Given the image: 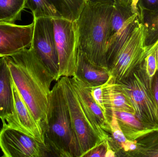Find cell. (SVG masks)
Masks as SVG:
<instances>
[{
    "mask_svg": "<svg viewBox=\"0 0 158 157\" xmlns=\"http://www.w3.org/2000/svg\"><path fill=\"white\" fill-rule=\"evenodd\" d=\"M6 57L15 88L43 130L54 77L31 47Z\"/></svg>",
    "mask_w": 158,
    "mask_h": 157,
    "instance_id": "1",
    "label": "cell"
},
{
    "mask_svg": "<svg viewBox=\"0 0 158 157\" xmlns=\"http://www.w3.org/2000/svg\"><path fill=\"white\" fill-rule=\"evenodd\" d=\"M113 3L86 1L76 21L79 49L92 63L108 69L106 45Z\"/></svg>",
    "mask_w": 158,
    "mask_h": 157,
    "instance_id": "2",
    "label": "cell"
},
{
    "mask_svg": "<svg viewBox=\"0 0 158 157\" xmlns=\"http://www.w3.org/2000/svg\"><path fill=\"white\" fill-rule=\"evenodd\" d=\"M43 131L49 153L57 157H80L67 104L58 81L51 90Z\"/></svg>",
    "mask_w": 158,
    "mask_h": 157,
    "instance_id": "3",
    "label": "cell"
},
{
    "mask_svg": "<svg viewBox=\"0 0 158 157\" xmlns=\"http://www.w3.org/2000/svg\"><path fill=\"white\" fill-rule=\"evenodd\" d=\"M58 81L67 104L80 157H84L102 142L110 141V135L100 128L86 109L72 86L70 77H62Z\"/></svg>",
    "mask_w": 158,
    "mask_h": 157,
    "instance_id": "4",
    "label": "cell"
},
{
    "mask_svg": "<svg viewBox=\"0 0 158 157\" xmlns=\"http://www.w3.org/2000/svg\"><path fill=\"white\" fill-rule=\"evenodd\" d=\"M152 78L144 61L129 77L118 83L136 117L150 131L158 130V107L152 91Z\"/></svg>",
    "mask_w": 158,
    "mask_h": 157,
    "instance_id": "5",
    "label": "cell"
},
{
    "mask_svg": "<svg viewBox=\"0 0 158 157\" xmlns=\"http://www.w3.org/2000/svg\"><path fill=\"white\" fill-rule=\"evenodd\" d=\"M52 19L59 62L58 78L73 77L77 70L79 49L76 21L63 18Z\"/></svg>",
    "mask_w": 158,
    "mask_h": 157,
    "instance_id": "6",
    "label": "cell"
},
{
    "mask_svg": "<svg viewBox=\"0 0 158 157\" xmlns=\"http://www.w3.org/2000/svg\"><path fill=\"white\" fill-rule=\"evenodd\" d=\"M145 39L144 27L140 23L115 59L107 65L117 83L129 77L144 61L148 48Z\"/></svg>",
    "mask_w": 158,
    "mask_h": 157,
    "instance_id": "7",
    "label": "cell"
},
{
    "mask_svg": "<svg viewBox=\"0 0 158 157\" xmlns=\"http://www.w3.org/2000/svg\"><path fill=\"white\" fill-rule=\"evenodd\" d=\"M33 22L34 28L30 47L57 82L59 80V62L52 19L46 17L33 18Z\"/></svg>",
    "mask_w": 158,
    "mask_h": 157,
    "instance_id": "8",
    "label": "cell"
},
{
    "mask_svg": "<svg viewBox=\"0 0 158 157\" xmlns=\"http://www.w3.org/2000/svg\"><path fill=\"white\" fill-rule=\"evenodd\" d=\"M0 148L4 157H43L49 153L45 145L6 124L0 131Z\"/></svg>",
    "mask_w": 158,
    "mask_h": 157,
    "instance_id": "9",
    "label": "cell"
},
{
    "mask_svg": "<svg viewBox=\"0 0 158 157\" xmlns=\"http://www.w3.org/2000/svg\"><path fill=\"white\" fill-rule=\"evenodd\" d=\"M34 23L26 26L0 22V57L12 56L31 47Z\"/></svg>",
    "mask_w": 158,
    "mask_h": 157,
    "instance_id": "10",
    "label": "cell"
},
{
    "mask_svg": "<svg viewBox=\"0 0 158 157\" xmlns=\"http://www.w3.org/2000/svg\"><path fill=\"white\" fill-rule=\"evenodd\" d=\"M13 93L15 102L14 113L6 119L5 123L3 124L19 130L45 145L42 129L34 119L14 84Z\"/></svg>",
    "mask_w": 158,
    "mask_h": 157,
    "instance_id": "11",
    "label": "cell"
},
{
    "mask_svg": "<svg viewBox=\"0 0 158 157\" xmlns=\"http://www.w3.org/2000/svg\"><path fill=\"white\" fill-rule=\"evenodd\" d=\"M15 102L12 75L6 57H0V119L3 124L14 113Z\"/></svg>",
    "mask_w": 158,
    "mask_h": 157,
    "instance_id": "12",
    "label": "cell"
},
{
    "mask_svg": "<svg viewBox=\"0 0 158 157\" xmlns=\"http://www.w3.org/2000/svg\"><path fill=\"white\" fill-rule=\"evenodd\" d=\"M75 76L91 88L104 84L111 77V75L108 69L91 62L79 49Z\"/></svg>",
    "mask_w": 158,
    "mask_h": 157,
    "instance_id": "13",
    "label": "cell"
},
{
    "mask_svg": "<svg viewBox=\"0 0 158 157\" xmlns=\"http://www.w3.org/2000/svg\"><path fill=\"white\" fill-rule=\"evenodd\" d=\"M70 81L80 100L95 121L102 130L109 134L110 119L95 101L91 94L90 87L76 76L70 77Z\"/></svg>",
    "mask_w": 158,
    "mask_h": 157,
    "instance_id": "14",
    "label": "cell"
},
{
    "mask_svg": "<svg viewBox=\"0 0 158 157\" xmlns=\"http://www.w3.org/2000/svg\"><path fill=\"white\" fill-rule=\"evenodd\" d=\"M102 89L104 106L110 119L111 112L115 111L127 112L135 114L133 108L112 76L106 83L102 85Z\"/></svg>",
    "mask_w": 158,
    "mask_h": 157,
    "instance_id": "15",
    "label": "cell"
},
{
    "mask_svg": "<svg viewBox=\"0 0 158 157\" xmlns=\"http://www.w3.org/2000/svg\"><path fill=\"white\" fill-rule=\"evenodd\" d=\"M140 23L139 15L134 14L125 22L122 27L108 40L106 45L107 65L115 59Z\"/></svg>",
    "mask_w": 158,
    "mask_h": 157,
    "instance_id": "16",
    "label": "cell"
},
{
    "mask_svg": "<svg viewBox=\"0 0 158 157\" xmlns=\"http://www.w3.org/2000/svg\"><path fill=\"white\" fill-rule=\"evenodd\" d=\"M112 112L115 114L123 134L129 141H135L139 137L151 131L134 113L122 111Z\"/></svg>",
    "mask_w": 158,
    "mask_h": 157,
    "instance_id": "17",
    "label": "cell"
},
{
    "mask_svg": "<svg viewBox=\"0 0 158 157\" xmlns=\"http://www.w3.org/2000/svg\"><path fill=\"white\" fill-rule=\"evenodd\" d=\"M136 148L126 157H158V130L147 133L135 140Z\"/></svg>",
    "mask_w": 158,
    "mask_h": 157,
    "instance_id": "18",
    "label": "cell"
},
{
    "mask_svg": "<svg viewBox=\"0 0 158 157\" xmlns=\"http://www.w3.org/2000/svg\"><path fill=\"white\" fill-rule=\"evenodd\" d=\"M138 10L139 20L145 31V44L148 47L158 40V9L148 10L138 8Z\"/></svg>",
    "mask_w": 158,
    "mask_h": 157,
    "instance_id": "19",
    "label": "cell"
},
{
    "mask_svg": "<svg viewBox=\"0 0 158 157\" xmlns=\"http://www.w3.org/2000/svg\"><path fill=\"white\" fill-rule=\"evenodd\" d=\"M62 18L76 21L87 0H50Z\"/></svg>",
    "mask_w": 158,
    "mask_h": 157,
    "instance_id": "20",
    "label": "cell"
},
{
    "mask_svg": "<svg viewBox=\"0 0 158 157\" xmlns=\"http://www.w3.org/2000/svg\"><path fill=\"white\" fill-rule=\"evenodd\" d=\"M26 0H0V22L15 23L20 20Z\"/></svg>",
    "mask_w": 158,
    "mask_h": 157,
    "instance_id": "21",
    "label": "cell"
},
{
    "mask_svg": "<svg viewBox=\"0 0 158 157\" xmlns=\"http://www.w3.org/2000/svg\"><path fill=\"white\" fill-rule=\"evenodd\" d=\"M134 14L132 11L131 6H123L114 1L113 12L109 27L107 41L122 27L125 22Z\"/></svg>",
    "mask_w": 158,
    "mask_h": 157,
    "instance_id": "22",
    "label": "cell"
},
{
    "mask_svg": "<svg viewBox=\"0 0 158 157\" xmlns=\"http://www.w3.org/2000/svg\"><path fill=\"white\" fill-rule=\"evenodd\" d=\"M26 7L31 11L33 18H62L50 0H26Z\"/></svg>",
    "mask_w": 158,
    "mask_h": 157,
    "instance_id": "23",
    "label": "cell"
},
{
    "mask_svg": "<svg viewBox=\"0 0 158 157\" xmlns=\"http://www.w3.org/2000/svg\"><path fill=\"white\" fill-rule=\"evenodd\" d=\"M156 43L148 46L144 59V65L148 75L152 77L158 70L156 53Z\"/></svg>",
    "mask_w": 158,
    "mask_h": 157,
    "instance_id": "24",
    "label": "cell"
},
{
    "mask_svg": "<svg viewBox=\"0 0 158 157\" xmlns=\"http://www.w3.org/2000/svg\"><path fill=\"white\" fill-rule=\"evenodd\" d=\"M110 146L108 141L106 140L89 151L84 157H106Z\"/></svg>",
    "mask_w": 158,
    "mask_h": 157,
    "instance_id": "25",
    "label": "cell"
},
{
    "mask_svg": "<svg viewBox=\"0 0 158 157\" xmlns=\"http://www.w3.org/2000/svg\"><path fill=\"white\" fill-rule=\"evenodd\" d=\"M90 89H91V94H92L95 101L96 102L97 104L98 105V106L102 109V110L106 114L107 116H108L107 114L106 111V108H105L104 102H103L102 85L90 88Z\"/></svg>",
    "mask_w": 158,
    "mask_h": 157,
    "instance_id": "26",
    "label": "cell"
},
{
    "mask_svg": "<svg viewBox=\"0 0 158 157\" xmlns=\"http://www.w3.org/2000/svg\"><path fill=\"white\" fill-rule=\"evenodd\" d=\"M138 8L148 10L158 9V0H138Z\"/></svg>",
    "mask_w": 158,
    "mask_h": 157,
    "instance_id": "27",
    "label": "cell"
},
{
    "mask_svg": "<svg viewBox=\"0 0 158 157\" xmlns=\"http://www.w3.org/2000/svg\"><path fill=\"white\" fill-rule=\"evenodd\" d=\"M152 88L155 100L158 107V70L152 78Z\"/></svg>",
    "mask_w": 158,
    "mask_h": 157,
    "instance_id": "28",
    "label": "cell"
},
{
    "mask_svg": "<svg viewBox=\"0 0 158 157\" xmlns=\"http://www.w3.org/2000/svg\"><path fill=\"white\" fill-rule=\"evenodd\" d=\"M138 2V0H133L131 5V9L134 14H137L139 15Z\"/></svg>",
    "mask_w": 158,
    "mask_h": 157,
    "instance_id": "29",
    "label": "cell"
},
{
    "mask_svg": "<svg viewBox=\"0 0 158 157\" xmlns=\"http://www.w3.org/2000/svg\"><path fill=\"white\" fill-rule=\"evenodd\" d=\"M121 5L124 6H131L133 0H115Z\"/></svg>",
    "mask_w": 158,
    "mask_h": 157,
    "instance_id": "30",
    "label": "cell"
},
{
    "mask_svg": "<svg viewBox=\"0 0 158 157\" xmlns=\"http://www.w3.org/2000/svg\"><path fill=\"white\" fill-rule=\"evenodd\" d=\"M87 1L94 2L110 3H113L115 0H87Z\"/></svg>",
    "mask_w": 158,
    "mask_h": 157,
    "instance_id": "31",
    "label": "cell"
},
{
    "mask_svg": "<svg viewBox=\"0 0 158 157\" xmlns=\"http://www.w3.org/2000/svg\"><path fill=\"white\" fill-rule=\"evenodd\" d=\"M156 57L157 63V67L158 70V40L156 42Z\"/></svg>",
    "mask_w": 158,
    "mask_h": 157,
    "instance_id": "32",
    "label": "cell"
}]
</instances>
